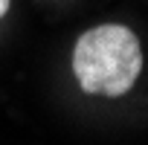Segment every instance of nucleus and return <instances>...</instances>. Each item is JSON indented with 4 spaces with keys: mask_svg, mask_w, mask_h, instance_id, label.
Instances as JSON below:
<instances>
[{
    "mask_svg": "<svg viewBox=\"0 0 148 145\" xmlns=\"http://www.w3.org/2000/svg\"><path fill=\"white\" fill-rule=\"evenodd\" d=\"M142 70V49L128 26L105 23L87 29L73 52V72L82 90L96 96H122Z\"/></svg>",
    "mask_w": 148,
    "mask_h": 145,
    "instance_id": "nucleus-1",
    "label": "nucleus"
},
{
    "mask_svg": "<svg viewBox=\"0 0 148 145\" xmlns=\"http://www.w3.org/2000/svg\"><path fill=\"white\" fill-rule=\"evenodd\" d=\"M6 12H9V0H0V18H3Z\"/></svg>",
    "mask_w": 148,
    "mask_h": 145,
    "instance_id": "nucleus-2",
    "label": "nucleus"
}]
</instances>
